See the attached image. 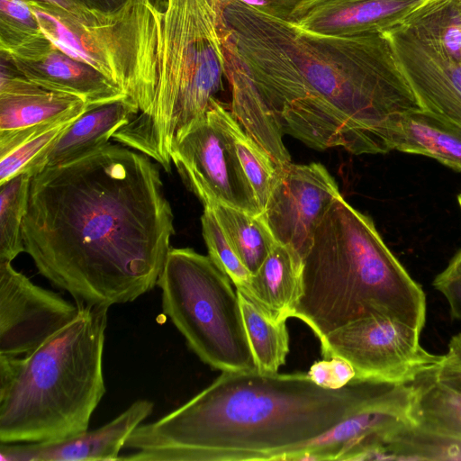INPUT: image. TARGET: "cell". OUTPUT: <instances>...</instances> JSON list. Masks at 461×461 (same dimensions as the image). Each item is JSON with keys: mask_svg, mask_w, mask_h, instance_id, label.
<instances>
[{"mask_svg": "<svg viewBox=\"0 0 461 461\" xmlns=\"http://www.w3.org/2000/svg\"><path fill=\"white\" fill-rule=\"evenodd\" d=\"M90 8L111 11L122 5L127 0H84Z\"/></svg>", "mask_w": 461, "mask_h": 461, "instance_id": "obj_37", "label": "cell"}, {"mask_svg": "<svg viewBox=\"0 0 461 461\" xmlns=\"http://www.w3.org/2000/svg\"><path fill=\"white\" fill-rule=\"evenodd\" d=\"M214 99L204 114L174 139L171 162L204 207L223 204L261 215Z\"/></svg>", "mask_w": 461, "mask_h": 461, "instance_id": "obj_10", "label": "cell"}, {"mask_svg": "<svg viewBox=\"0 0 461 461\" xmlns=\"http://www.w3.org/2000/svg\"><path fill=\"white\" fill-rule=\"evenodd\" d=\"M157 285L163 312L203 362L222 372L257 369L237 290L209 256L170 249Z\"/></svg>", "mask_w": 461, "mask_h": 461, "instance_id": "obj_8", "label": "cell"}, {"mask_svg": "<svg viewBox=\"0 0 461 461\" xmlns=\"http://www.w3.org/2000/svg\"><path fill=\"white\" fill-rule=\"evenodd\" d=\"M386 33L423 110L461 127V62L418 35L405 23Z\"/></svg>", "mask_w": 461, "mask_h": 461, "instance_id": "obj_13", "label": "cell"}, {"mask_svg": "<svg viewBox=\"0 0 461 461\" xmlns=\"http://www.w3.org/2000/svg\"><path fill=\"white\" fill-rule=\"evenodd\" d=\"M318 385L334 389V374L330 359H323L314 363L307 373Z\"/></svg>", "mask_w": 461, "mask_h": 461, "instance_id": "obj_35", "label": "cell"}, {"mask_svg": "<svg viewBox=\"0 0 461 461\" xmlns=\"http://www.w3.org/2000/svg\"><path fill=\"white\" fill-rule=\"evenodd\" d=\"M138 113L137 105L128 96L87 108L58 140L45 167L71 163L105 147Z\"/></svg>", "mask_w": 461, "mask_h": 461, "instance_id": "obj_20", "label": "cell"}, {"mask_svg": "<svg viewBox=\"0 0 461 461\" xmlns=\"http://www.w3.org/2000/svg\"><path fill=\"white\" fill-rule=\"evenodd\" d=\"M87 104L75 95L48 91L34 84L14 94H0V158Z\"/></svg>", "mask_w": 461, "mask_h": 461, "instance_id": "obj_18", "label": "cell"}, {"mask_svg": "<svg viewBox=\"0 0 461 461\" xmlns=\"http://www.w3.org/2000/svg\"><path fill=\"white\" fill-rule=\"evenodd\" d=\"M58 7L76 17H83L91 13L90 8L84 0H39Z\"/></svg>", "mask_w": 461, "mask_h": 461, "instance_id": "obj_36", "label": "cell"}, {"mask_svg": "<svg viewBox=\"0 0 461 461\" xmlns=\"http://www.w3.org/2000/svg\"><path fill=\"white\" fill-rule=\"evenodd\" d=\"M154 403L133 402L106 424L68 439L51 443L1 444V461H113L131 433L148 418Z\"/></svg>", "mask_w": 461, "mask_h": 461, "instance_id": "obj_16", "label": "cell"}, {"mask_svg": "<svg viewBox=\"0 0 461 461\" xmlns=\"http://www.w3.org/2000/svg\"><path fill=\"white\" fill-rule=\"evenodd\" d=\"M108 309L81 304L73 321L32 353L0 355L1 444L58 442L88 429L106 391Z\"/></svg>", "mask_w": 461, "mask_h": 461, "instance_id": "obj_5", "label": "cell"}, {"mask_svg": "<svg viewBox=\"0 0 461 461\" xmlns=\"http://www.w3.org/2000/svg\"><path fill=\"white\" fill-rule=\"evenodd\" d=\"M228 29V28H227ZM226 77L231 90L230 113L244 131L270 156L276 167L291 163L283 131L241 64L230 37L225 40Z\"/></svg>", "mask_w": 461, "mask_h": 461, "instance_id": "obj_19", "label": "cell"}, {"mask_svg": "<svg viewBox=\"0 0 461 461\" xmlns=\"http://www.w3.org/2000/svg\"><path fill=\"white\" fill-rule=\"evenodd\" d=\"M303 290L293 317L321 340L356 320L384 316L420 330L426 296L377 231L342 195L332 203L303 259Z\"/></svg>", "mask_w": 461, "mask_h": 461, "instance_id": "obj_4", "label": "cell"}, {"mask_svg": "<svg viewBox=\"0 0 461 461\" xmlns=\"http://www.w3.org/2000/svg\"><path fill=\"white\" fill-rule=\"evenodd\" d=\"M429 0H294L269 9L294 26L316 33L352 36L387 32Z\"/></svg>", "mask_w": 461, "mask_h": 461, "instance_id": "obj_14", "label": "cell"}, {"mask_svg": "<svg viewBox=\"0 0 461 461\" xmlns=\"http://www.w3.org/2000/svg\"><path fill=\"white\" fill-rule=\"evenodd\" d=\"M301 256L292 248L276 243L259 269L250 276L247 292L274 317H293L303 290Z\"/></svg>", "mask_w": 461, "mask_h": 461, "instance_id": "obj_21", "label": "cell"}, {"mask_svg": "<svg viewBox=\"0 0 461 461\" xmlns=\"http://www.w3.org/2000/svg\"><path fill=\"white\" fill-rule=\"evenodd\" d=\"M223 17L279 129L311 148L387 153L402 117L423 109L386 32H312L243 0H223Z\"/></svg>", "mask_w": 461, "mask_h": 461, "instance_id": "obj_2", "label": "cell"}, {"mask_svg": "<svg viewBox=\"0 0 461 461\" xmlns=\"http://www.w3.org/2000/svg\"><path fill=\"white\" fill-rule=\"evenodd\" d=\"M454 1H455L456 5L457 6V9L461 14V0H454Z\"/></svg>", "mask_w": 461, "mask_h": 461, "instance_id": "obj_39", "label": "cell"}, {"mask_svg": "<svg viewBox=\"0 0 461 461\" xmlns=\"http://www.w3.org/2000/svg\"><path fill=\"white\" fill-rule=\"evenodd\" d=\"M27 0H0V53L14 57L47 43Z\"/></svg>", "mask_w": 461, "mask_h": 461, "instance_id": "obj_30", "label": "cell"}, {"mask_svg": "<svg viewBox=\"0 0 461 461\" xmlns=\"http://www.w3.org/2000/svg\"><path fill=\"white\" fill-rule=\"evenodd\" d=\"M239 258L254 275L276 245L263 214L253 215L223 204L212 207Z\"/></svg>", "mask_w": 461, "mask_h": 461, "instance_id": "obj_25", "label": "cell"}, {"mask_svg": "<svg viewBox=\"0 0 461 461\" xmlns=\"http://www.w3.org/2000/svg\"><path fill=\"white\" fill-rule=\"evenodd\" d=\"M214 105L232 138L239 161L263 213L277 167L267 152L244 131L218 98L214 99Z\"/></svg>", "mask_w": 461, "mask_h": 461, "instance_id": "obj_26", "label": "cell"}, {"mask_svg": "<svg viewBox=\"0 0 461 461\" xmlns=\"http://www.w3.org/2000/svg\"><path fill=\"white\" fill-rule=\"evenodd\" d=\"M339 195L335 179L323 165L291 162L277 167L262 214L276 242L292 248L303 259L318 226Z\"/></svg>", "mask_w": 461, "mask_h": 461, "instance_id": "obj_11", "label": "cell"}, {"mask_svg": "<svg viewBox=\"0 0 461 461\" xmlns=\"http://www.w3.org/2000/svg\"><path fill=\"white\" fill-rule=\"evenodd\" d=\"M457 202H458L459 207L461 209V193L457 195Z\"/></svg>", "mask_w": 461, "mask_h": 461, "instance_id": "obj_40", "label": "cell"}, {"mask_svg": "<svg viewBox=\"0 0 461 461\" xmlns=\"http://www.w3.org/2000/svg\"><path fill=\"white\" fill-rule=\"evenodd\" d=\"M432 285L447 299L451 317L461 321V249L436 276Z\"/></svg>", "mask_w": 461, "mask_h": 461, "instance_id": "obj_33", "label": "cell"}, {"mask_svg": "<svg viewBox=\"0 0 461 461\" xmlns=\"http://www.w3.org/2000/svg\"><path fill=\"white\" fill-rule=\"evenodd\" d=\"M12 262H0V355L38 348L79 314L81 304L32 283Z\"/></svg>", "mask_w": 461, "mask_h": 461, "instance_id": "obj_12", "label": "cell"}, {"mask_svg": "<svg viewBox=\"0 0 461 461\" xmlns=\"http://www.w3.org/2000/svg\"><path fill=\"white\" fill-rule=\"evenodd\" d=\"M1 57L41 88L79 97L88 108L127 97L114 82L91 66L71 58L52 43L23 58Z\"/></svg>", "mask_w": 461, "mask_h": 461, "instance_id": "obj_17", "label": "cell"}, {"mask_svg": "<svg viewBox=\"0 0 461 461\" xmlns=\"http://www.w3.org/2000/svg\"><path fill=\"white\" fill-rule=\"evenodd\" d=\"M237 293L257 369L277 373L289 352L287 320L274 317L242 291L237 290Z\"/></svg>", "mask_w": 461, "mask_h": 461, "instance_id": "obj_24", "label": "cell"}, {"mask_svg": "<svg viewBox=\"0 0 461 461\" xmlns=\"http://www.w3.org/2000/svg\"><path fill=\"white\" fill-rule=\"evenodd\" d=\"M432 371L439 383L461 394V332L451 337L446 354Z\"/></svg>", "mask_w": 461, "mask_h": 461, "instance_id": "obj_34", "label": "cell"}, {"mask_svg": "<svg viewBox=\"0 0 461 461\" xmlns=\"http://www.w3.org/2000/svg\"><path fill=\"white\" fill-rule=\"evenodd\" d=\"M174 232L158 163L124 145L32 176L24 252L78 304L109 308L152 290Z\"/></svg>", "mask_w": 461, "mask_h": 461, "instance_id": "obj_1", "label": "cell"}, {"mask_svg": "<svg viewBox=\"0 0 461 461\" xmlns=\"http://www.w3.org/2000/svg\"><path fill=\"white\" fill-rule=\"evenodd\" d=\"M433 368L410 384L412 425L461 438V394L439 383L434 376Z\"/></svg>", "mask_w": 461, "mask_h": 461, "instance_id": "obj_23", "label": "cell"}, {"mask_svg": "<svg viewBox=\"0 0 461 461\" xmlns=\"http://www.w3.org/2000/svg\"><path fill=\"white\" fill-rule=\"evenodd\" d=\"M201 222L208 256L237 290L247 292L251 275L233 249L212 208L204 207Z\"/></svg>", "mask_w": 461, "mask_h": 461, "instance_id": "obj_32", "label": "cell"}, {"mask_svg": "<svg viewBox=\"0 0 461 461\" xmlns=\"http://www.w3.org/2000/svg\"><path fill=\"white\" fill-rule=\"evenodd\" d=\"M421 331L389 317L361 318L325 335L320 340L321 355L347 360L354 380L407 384L442 358L422 347Z\"/></svg>", "mask_w": 461, "mask_h": 461, "instance_id": "obj_9", "label": "cell"}, {"mask_svg": "<svg viewBox=\"0 0 461 461\" xmlns=\"http://www.w3.org/2000/svg\"><path fill=\"white\" fill-rule=\"evenodd\" d=\"M32 176L21 173L0 184V262H12L24 252L23 224L29 205Z\"/></svg>", "mask_w": 461, "mask_h": 461, "instance_id": "obj_29", "label": "cell"}, {"mask_svg": "<svg viewBox=\"0 0 461 461\" xmlns=\"http://www.w3.org/2000/svg\"><path fill=\"white\" fill-rule=\"evenodd\" d=\"M393 150L422 155L461 172V127L426 110L402 117L393 140Z\"/></svg>", "mask_w": 461, "mask_h": 461, "instance_id": "obj_22", "label": "cell"}, {"mask_svg": "<svg viewBox=\"0 0 461 461\" xmlns=\"http://www.w3.org/2000/svg\"><path fill=\"white\" fill-rule=\"evenodd\" d=\"M405 384L353 380L339 389L307 373L222 372L209 386L128 438L127 461L294 460L331 428Z\"/></svg>", "mask_w": 461, "mask_h": 461, "instance_id": "obj_3", "label": "cell"}, {"mask_svg": "<svg viewBox=\"0 0 461 461\" xmlns=\"http://www.w3.org/2000/svg\"><path fill=\"white\" fill-rule=\"evenodd\" d=\"M411 405L409 384L393 399L348 417L319 436L294 460H376L388 438L412 425Z\"/></svg>", "mask_w": 461, "mask_h": 461, "instance_id": "obj_15", "label": "cell"}, {"mask_svg": "<svg viewBox=\"0 0 461 461\" xmlns=\"http://www.w3.org/2000/svg\"><path fill=\"white\" fill-rule=\"evenodd\" d=\"M377 459L461 460V438L411 425L385 440Z\"/></svg>", "mask_w": 461, "mask_h": 461, "instance_id": "obj_27", "label": "cell"}, {"mask_svg": "<svg viewBox=\"0 0 461 461\" xmlns=\"http://www.w3.org/2000/svg\"><path fill=\"white\" fill-rule=\"evenodd\" d=\"M86 111L66 116L49 129L32 137L7 156L0 158V184L21 173L33 176L42 170L58 140Z\"/></svg>", "mask_w": 461, "mask_h": 461, "instance_id": "obj_31", "label": "cell"}, {"mask_svg": "<svg viewBox=\"0 0 461 461\" xmlns=\"http://www.w3.org/2000/svg\"><path fill=\"white\" fill-rule=\"evenodd\" d=\"M223 0H162L158 77L149 108L112 139L171 168L174 139L206 113L226 77Z\"/></svg>", "mask_w": 461, "mask_h": 461, "instance_id": "obj_6", "label": "cell"}, {"mask_svg": "<svg viewBox=\"0 0 461 461\" xmlns=\"http://www.w3.org/2000/svg\"><path fill=\"white\" fill-rule=\"evenodd\" d=\"M27 1L55 47L118 85L138 113L149 108L158 77L162 0H127L114 10L94 9L79 18L42 1Z\"/></svg>", "mask_w": 461, "mask_h": 461, "instance_id": "obj_7", "label": "cell"}, {"mask_svg": "<svg viewBox=\"0 0 461 461\" xmlns=\"http://www.w3.org/2000/svg\"><path fill=\"white\" fill-rule=\"evenodd\" d=\"M294 0H258V5H265L272 9L285 6Z\"/></svg>", "mask_w": 461, "mask_h": 461, "instance_id": "obj_38", "label": "cell"}, {"mask_svg": "<svg viewBox=\"0 0 461 461\" xmlns=\"http://www.w3.org/2000/svg\"><path fill=\"white\" fill-rule=\"evenodd\" d=\"M404 23L418 35L461 62V14L454 0H429Z\"/></svg>", "mask_w": 461, "mask_h": 461, "instance_id": "obj_28", "label": "cell"}]
</instances>
